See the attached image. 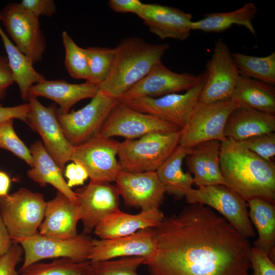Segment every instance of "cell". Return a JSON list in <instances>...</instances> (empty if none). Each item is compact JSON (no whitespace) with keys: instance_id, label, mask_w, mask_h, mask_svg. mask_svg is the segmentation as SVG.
Returning a JSON list of instances; mask_svg holds the SVG:
<instances>
[{"instance_id":"6da1fadb","label":"cell","mask_w":275,"mask_h":275,"mask_svg":"<svg viewBox=\"0 0 275 275\" xmlns=\"http://www.w3.org/2000/svg\"><path fill=\"white\" fill-rule=\"evenodd\" d=\"M154 230L156 249L144 262L150 275H250L248 238L206 205L190 204Z\"/></svg>"},{"instance_id":"7a4b0ae2","label":"cell","mask_w":275,"mask_h":275,"mask_svg":"<svg viewBox=\"0 0 275 275\" xmlns=\"http://www.w3.org/2000/svg\"><path fill=\"white\" fill-rule=\"evenodd\" d=\"M220 169L227 187L246 202L260 198L275 203V166L227 138L221 142Z\"/></svg>"},{"instance_id":"3957f363","label":"cell","mask_w":275,"mask_h":275,"mask_svg":"<svg viewBox=\"0 0 275 275\" xmlns=\"http://www.w3.org/2000/svg\"><path fill=\"white\" fill-rule=\"evenodd\" d=\"M168 44H152L139 37L122 39L114 48L115 58L111 72L99 90L119 99L132 86L161 62Z\"/></svg>"},{"instance_id":"277c9868","label":"cell","mask_w":275,"mask_h":275,"mask_svg":"<svg viewBox=\"0 0 275 275\" xmlns=\"http://www.w3.org/2000/svg\"><path fill=\"white\" fill-rule=\"evenodd\" d=\"M180 130L150 133L120 142L117 156L121 171L156 172L179 145Z\"/></svg>"},{"instance_id":"5b68a950","label":"cell","mask_w":275,"mask_h":275,"mask_svg":"<svg viewBox=\"0 0 275 275\" xmlns=\"http://www.w3.org/2000/svg\"><path fill=\"white\" fill-rule=\"evenodd\" d=\"M46 204L43 195L25 188L0 197L1 215L13 241L39 233Z\"/></svg>"},{"instance_id":"8992f818","label":"cell","mask_w":275,"mask_h":275,"mask_svg":"<svg viewBox=\"0 0 275 275\" xmlns=\"http://www.w3.org/2000/svg\"><path fill=\"white\" fill-rule=\"evenodd\" d=\"M238 105L232 99L210 103L198 102L185 126L180 130L179 145L192 148L210 140L225 141L227 119Z\"/></svg>"},{"instance_id":"52a82bcc","label":"cell","mask_w":275,"mask_h":275,"mask_svg":"<svg viewBox=\"0 0 275 275\" xmlns=\"http://www.w3.org/2000/svg\"><path fill=\"white\" fill-rule=\"evenodd\" d=\"M119 102L99 90L89 103L78 110L65 114L56 111L66 139L75 147L99 135L104 121Z\"/></svg>"},{"instance_id":"ba28073f","label":"cell","mask_w":275,"mask_h":275,"mask_svg":"<svg viewBox=\"0 0 275 275\" xmlns=\"http://www.w3.org/2000/svg\"><path fill=\"white\" fill-rule=\"evenodd\" d=\"M92 241L91 237L82 233L69 239L49 237L39 233L18 239L14 242L21 246L24 253L19 271L45 259L67 258L78 262L88 261Z\"/></svg>"},{"instance_id":"9c48e42d","label":"cell","mask_w":275,"mask_h":275,"mask_svg":"<svg viewBox=\"0 0 275 275\" xmlns=\"http://www.w3.org/2000/svg\"><path fill=\"white\" fill-rule=\"evenodd\" d=\"M206 78L205 71L200 81L183 94L173 93L158 98L138 97L121 102L134 110L152 115L181 129L199 101Z\"/></svg>"},{"instance_id":"30bf717a","label":"cell","mask_w":275,"mask_h":275,"mask_svg":"<svg viewBox=\"0 0 275 275\" xmlns=\"http://www.w3.org/2000/svg\"><path fill=\"white\" fill-rule=\"evenodd\" d=\"M185 198L189 204L200 203L218 211L246 238L255 236L246 202L226 186L219 184L192 188Z\"/></svg>"},{"instance_id":"8fae6325","label":"cell","mask_w":275,"mask_h":275,"mask_svg":"<svg viewBox=\"0 0 275 275\" xmlns=\"http://www.w3.org/2000/svg\"><path fill=\"white\" fill-rule=\"evenodd\" d=\"M0 21L15 46L33 64L42 59L46 44L39 18L20 3H12L1 12Z\"/></svg>"},{"instance_id":"7c38bea8","label":"cell","mask_w":275,"mask_h":275,"mask_svg":"<svg viewBox=\"0 0 275 275\" xmlns=\"http://www.w3.org/2000/svg\"><path fill=\"white\" fill-rule=\"evenodd\" d=\"M180 129L154 116L134 110L119 101L104 121L99 135L108 138L117 136L134 140L150 133H168Z\"/></svg>"},{"instance_id":"4fadbf2b","label":"cell","mask_w":275,"mask_h":275,"mask_svg":"<svg viewBox=\"0 0 275 275\" xmlns=\"http://www.w3.org/2000/svg\"><path fill=\"white\" fill-rule=\"evenodd\" d=\"M120 143L99 135L74 147L71 160L85 168L90 180L115 182L121 171L117 158Z\"/></svg>"},{"instance_id":"5bb4252c","label":"cell","mask_w":275,"mask_h":275,"mask_svg":"<svg viewBox=\"0 0 275 275\" xmlns=\"http://www.w3.org/2000/svg\"><path fill=\"white\" fill-rule=\"evenodd\" d=\"M28 101L30 109L27 123L39 133L45 149L63 171L66 163L71 160L74 147L63 133L57 118L56 106H45L34 96H30Z\"/></svg>"},{"instance_id":"9a60e30c","label":"cell","mask_w":275,"mask_h":275,"mask_svg":"<svg viewBox=\"0 0 275 275\" xmlns=\"http://www.w3.org/2000/svg\"><path fill=\"white\" fill-rule=\"evenodd\" d=\"M206 72L199 101L210 103L231 99L240 74L228 46L221 38L215 43Z\"/></svg>"},{"instance_id":"2e32d148","label":"cell","mask_w":275,"mask_h":275,"mask_svg":"<svg viewBox=\"0 0 275 275\" xmlns=\"http://www.w3.org/2000/svg\"><path fill=\"white\" fill-rule=\"evenodd\" d=\"M74 192L84 235L91 233L106 216L120 210V194L109 182L90 180Z\"/></svg>"},{"instance_id":"e0dca14e","label":"cell","mask_w":275,"mask_h":275,"mask_svg":"<svg viewBox=\"0 0 275 275\" xmlns=\"http://www.w3.org/2000/svg\"><path fill=\"white\" fill-rule=\"evenodd\" d=\"M202 76L203 72L198 75L188 73H176L168 68L161 62L129 89L119 101L144 97L158 98L186 91L196 86Z\"/></svg>"},{"instance_id":"ac0fdd59","label":"cell","mask_w":275,"mask_h":275,"mask_svg":"<svg viewBox=\"0 0 275 275\" xmlns=\"http://www.w3.org/2000/svg\"><path fill=\"white\" fill-rule=\"evenodd\" d=\"M115 182L126 207L141 211L159 208L165 197V189L156 172L120 171Z\"/></svg>"},{"instance_id":"d6986e66","label":"cell","mask_w":275,"mask_h":275,"mask_svg":"<svg viewBox=\"0 0 275 275\" xmlns=\"http://www.w3.org/2000/svg\"><path fill=\"white\" fill-rule=\"evenodd\" d=\"M156 246L154 228L142 229L124 237L92 239L88 261L96 262L131 257L147 259L154 254Z\"/></svg>"},{"instance_id":"ffe728a7","label":"cell","mask_w":275,"mask_h":275,"mask_svg":"<svg viewBox=\"0 0 275 275\" xmlns=\"http://www.w3.org/2000/svg\"><path fill=\"white\" fill-rule=\"evenodd\" d=\"M138 16L150 32L161 39L183 41L190 34L192 15L181 10L156 4H144Z\"/></svg>"},{"instance_id":"44dd1931","label":"cell","mask_w":275,"mask_h":275,"mask_svg":"<svg viewBox=\"0 0 275 275\" xmlns=\"http://www.w3.org/2000/svg\"><path fill=\"white\" fill-rule=\"evenodd\" d=\"M80 218L78 204L58 191L52 199L46 202L44 219L38 232L49 237L71 238L78 235L77 225Z\"/></svg>"},{"instance_id":"7402d4cb","label":"cell","mask_w":275,"mask_h":275,"mask_svg":"<svg viewBox=\"0 0 275 275\" xmlns=\"http://www.w3.org/2000/svg\"><path fill=\"white\" fill-rule=\"evenodd\" d=\"M159 208L141 211L135 214L120 210L106 216L95 228L100 239H111L133 234L147 228L158 226L164 218Z\"/></svg>"},{"instance_id":"603a6c76","label":"cell","mask_w":275,"mask_h":275,"mask_svg":"<svg viewBox=\"0 0 275 275\" xmlns=\"http://www.w3.org/2000/svg\"><path fill=\"white\" fill-rule=\"evenodd\" d=\"M221 146L219 141H206L193 147L186 156V166L199 187L226 185L220 169Z\"/></svg>"},{"instance_id":"cb8c5ba5","label":"cell","mask_w":275,"mask_h":275,"mask_svg":"<svg viewBox=\"0 0 275 275\" xmlns=\"http://www.w3.org/2000/svg\"><path fill=\"white\" fill-rule=\"evenodd\" d=\"M98 86L88 81L71 84L64 80H47L45 79L32 86L29 91L30 96L43 97L54 101L59 105L57 109L60 113H67L77 102L93 98L98 92Z\"/></svg>"},{"instance_id":"d4e9b609","label":"cell","mask_w":275,"mask_h":275,"mask_svg":"<svg viewBox=\"0 0 275 275\" xmlns=\"http://www.w3.org/2000/svg\"><path fill=\"white\" fill-rule=\"evenodd\" d=\"M274 131V114L238 106L229 115L224 133L226 138L241 142L255 135Z\"/></svg>"},{"instance_id":"484cf974","label":"cell","mask_w":275,"mask_h":275,"mask_svg":"<svg viewBox=\"0 0 275 275\" xmlns=\"http://www.w3.org/2000/svg\"><path fill=\"white\" fill-rule=\"evenodd\" d=\"M30 150L34 164L27 172L28 176L45 187L49 184L72 201L77 203L75 193L70 188L63 176V171L57 164L40 141L34 142Z\"/></svg>"},{"instance_id":"4316f807","label":"cell","mask_w":275,"mask_h":275,"mask_svg":"<svg viewBox=\"0 0 275 275\" xmlns=\"http://www.w3.org/2000/svg\"><path fill=\"white\" fill-rule=\"evenodd\" d=\"M191 150V148L179 145L156 171L166 193L178 199L185 197L194 184L193 177L189 172H184L182 168L184 159Z\"/></svg>"},{"instance_id":"83f0119b","label":"cell","mask_w":275,"mask_h":275,"mask_svg":"<svg viewBox=\"0 0 275 275\" xmlns=\"http://www.w3.org/2000/svg\"><path fill=\"white\" fill-rule=\"evenodd\" d=\"M249 215L258 237L254 246L265 252L274 261L275 206L267 200L255 198L249 200Z\"/></svg>"},{"instance_id":"f1b7e54d","label":"cell","mask_w":275,"mask_h":275,"mask_svg":"<svg viewBox=\"0 0 275 275\" xmlns=\"http://www.w3.org/2000/svg\"><path fill=\"white\" fill-rule=\"evenodd\" d=\"M257 10L254 3L248 2L241 8L233 11L206 14L203 18L192 21L191 30L218 33L225 31L233 25L236 24L245 27L254 36H256L253 20Z\"/></svg>"},{"instance_id":"f546056e","label":"cell","mask_w":275,"mask_h":275,"mask_svg":"<svg viewBox=\"0 0 275 275\" xmlns=\"http://www.w3.org/2000/svg\"><path fill=\"white\" fill-rule=\"evenodd\" d=\"M231 99L238 106L275 114V88L273 85L240 75Z\"/></svg>"},{"instance_id":"4dcf8cb0","label":"cell","mask_w":275,"mask_h":275,"mask_svg":"<svg viewBox=\"0 0 275 275\" xmlns=\"http://www.w3.org/2000/svg\"><path fill=\"white\" fill-rule=\"evenodd\" d=\"M0 37L7 53V58L14 80L19 89L21 98L28 100L29 91L34 85L45 79L34 68L30 59L9 39L0 24Z\"/></svg>"},{"instance_id":"1f68e13d","label":"cell","mask_w":275,"mask_h":275,"mask_svg":"<svg viewBox=\"0 0 275 275\" xmlns=\"http://www.w3.org/2000/svg\"><path fill=\"white\" fill-rule=\"evenodd\" d=\"M240 76L273 85L275 84V52L262 57L232 53Z\"/></svg>"},{"instance_id":"d6a6232c","label":"cell","mask_w":275,"mask_h":275,"mask_svg":"<svg viewBox=\"0 0 275 275\" xmlns=\"http://www.w3.org/2000/svg\"><path fill=\"white\" fill-rule=\"evenodd\" d=\"M89 261L76 262L67 258L56 259L48 263L31 265L19 275H91Z\"/></svg>"},{"instance_id":"836d02e7","label":"cell","mask_w":275,"mask_h":275,"mask_svg":"<svg viewBox=\"0 0 275 275\" xmlns=\"http://www.w3.org/2000/svg\"><path fill=\"white\" fill-rule=\"evenodd\" d=\"M85 49L89 71L87 81L98 87L111 72L115 58L114 48L89 47Z\"/></svg>"},{"instance_id":"e575fe53","label":"cell","mask_w":275,"mask_h":275,"mask_svg":"<svg viewBox=\"0 0 275 275\" xmlns=\"http://www.w3.org/2000/svg\"><path fill=\"white\" fill-rule=\"evenodd\" d=\"M65 50V65L70 75L76 79H88V61L85 48L78 46L68 34L62 32Z\"/></svg>"},{"instance_id":"d590c367","label":"cell","mask_w":275,"mask_h":275,"mask_svg":"<svg viewBox=\"0 0 275 275\" xmlns=\"http://www.w3.org/2000/svg\"><path fill=\"white\" fill-rule=\"evenodd\" d=\"M146 258L125 257L91 262V275H141L139 267L144 265Z\"/></svg>"},{"instance_id":"8d00e7d4","label":"cell","mask_w":275,"mask_h":275,"mask_svg":"<svg viewBox=\"0 0 275 275\" xmlns=\"http://www.w3.org/2000/svg\"><path fill=\"white\" fill-rule=\"evenodd\" d=\"M0 148L8 150L33 167V157L29 149L16 134L13 120L0 122Z\"/></svg>"},{"instance_id":"74e56055","label":"cell","mask_w":275,"mask_h":275,"mask_svg":"<svg viewBox=\"0 0 275 275\" xmlns=\"http://www.w3.org/2000/svg\"><path fill=\"white\" fill-rule=\"evenodd\" d=\"M239 142L261 158L272 162L275 155L274 132L255 135Z\"/></svg>"},{"instance_id":"f35d334b","label":"cell","mask_w":275,"mask_h":275,"mask_svg":"<svg viewBox=\"0 0 275 275\" xmlns=\"http://www.w3.org/2000/svg\"><path fill=\"white\" fill-rule=\"evenodd\" d=\"M250 262L253 270L250 275H275L274 261L261 249L254 246L251 247Z\"/></svg>"},{"instance_id":"ab89813d","label":"cell","mask_w":275,"mask_h":275,"mask_svg":"<svg viewBox=\"0 0 275 275\" xmlns=\"http://www.w3.org/2000/svg\"><path fill=\"white\" fill-rule=\"evenodd\" d=\"M23 253L21 246L13 241L9 250L0 258V275H19L16 267Z\"/></svg>"},{"instance_id":"60d3db41","label":"cell","mask_w":275,"mask_h":275,"mask_svg":"<svg viewBox=\"0 0 275 275\" xmlns=\"http://www.w3.org/2000/svg\"><path fill=\"white\" fill-rule=\"evenodd\" d=\"M20 4L36 17H50L57 11V7L52 0H22Z\"/></svg>"},{"instance_id":"b9f144b4","label":"cell","mask_w":275,"mask_h":275,"mask_svg":"<svg viewBox=\"0 0 275 275\" xmlns=\"http://www.w3.org/2000/svg\"><path fill=\"white\" fill-rule=\"evenodd\" d=\"M65 175L68 179L67 185L71 188L74 186L83 185L89 177L85 168L79 163L74 162L67 166L65 169Z\"/></svg>"},{"instance_id":"7bdbcfd3","label":"cell","mask_w":275,"mask_h":275,"mask_svg":"<svg viewBox=\"0 0 275 275\" xmlns=\"http://www.w3.org/2000/svg\"><path fill=\"white\" fill-rule=\"evenodd\" d=\"M30 109L29 103L10 107H5L0 104V122L16 119L27 123Z\"/></svg>"},{"instance_id":"ee69618b","label":"cell","mask_w":275,"mask_h":275,"mask_svg":"<svg viewBox=\"0 0 275 275\" xmlns=\"http://www.w3.org/2000/svg\"><path fill=\"white\" fill-rule=\"evenodd\" d=\"M144 3L139 0H109L108 5L115 12L132 13L137 16L141 11Z\"/></svg>"},{"instance_id":"f6af8a7d","label":"cell","mask_w":275,"mask_h":275,"mask_svg":"<svg viewBox=\"0 0 275 275\" xmlns=\"http://www.w3.org/2000/svg\"><path fill=\"white\" fill-rule=\"evenodd\" d=\"M14 82L7 57L0 55V101L5 98L7 89Z\"/></svg>"},{"instance_id":"bcb514c9","label":"cell","mask_w":275,"mask_h":275,"mask_svg":"<svg viewBox=\"0 0 275 275\" xmlns=\"http://www.w3.org/2000/svg\"><path fill=\"white\" fill-rule=\"evenodd\" d=\"M13 241L11 239L0 213V258L10 248Z\"/></svg>"},{"instance_id":"7dc6e473","label":"cell","mask_w":275,"mask_h":275,"mask_svg":"<svg viewBox=\"0 0 275 275\" xmlns=\"http://www.w3.org/2000/svg\"><path fill=\"white\" fill-rule=\"evenodd\" d=\"M11 185V179L6 172L0 171V197L8 195Z\"/></svg>"}]
</instances>
